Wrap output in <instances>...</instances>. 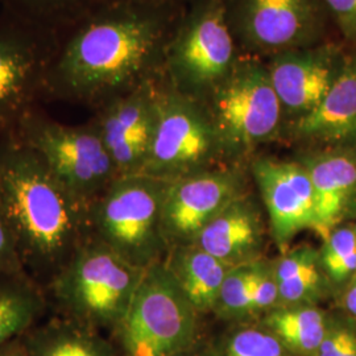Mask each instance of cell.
<instances>
[{"mask_svg":"<svg viewBox=\"0 0 356 356\" xmlns=\"http://www.w3.org/2000/svg\"><path fill=\"white\" fill-rule=\"evenodd\" d=\"M186 8L94 1L60 33L47 101L97 111L163 81L168 47Z\"/></svg>","mask_w":356,"mask_h":356,"instance_id":"obj_1","label":"cell"},{"mask_svg":"<svg viewBox=\"0 0 356 356\" xmlns=\"http://www.w3.org/2000/svg\"><path fill=\"white\" fill-rule=\"evenodd\" d=\"M15 136L90 207L119 176L94 120L79 126L65 124L38 108L22 122Z\"/></svg>","mask_w":356,"mask_h":356,"instance_id":"obj_9","label":"cell"},{"mask_svg":"<svg viewBox=\"0 0 356 356\" xmlns=\"http://www.w3.org/2000/svg\"><path fill=\"white\" fill-rule=\"evenodd\" d=\"M321 266L337 282L356 273V234L353 227H337L323 241Z\"/></svg>","mask_w":356,"mask_h":356,"instance_id":"obj_25","label":"cell"},{"mask_svg":"<svg viewBox=\"0 0 356 356\" xmlns=\"http://www.w3.org/2000/svg\"><path fill=\"white\" fill-rule=\"evenodd\" d=\"M26 273L11 226L0 206V276Z\"/></svg>","mask_w":356,"mask_h":356,"instance_id":"obj_30","label":"cell"},{"mask_svg":"<svg viewBox=\"0 0 356 356\" xmlns=\"http://www.w3.org/2000/svg\"><path fill=\"white\" fill-rule=\"evenodd\" d=\"M145 269L91 235L45 288L57 316L90 329L113 327L127 313Z\"/></svg>","mask_w":356,"mask_h":356,"instance_id":"obj_3","label":"cell"},{"mask_svg":"<svg viewBox=\"0 0 356 356\" xmlns=\"http://www.w3.org/2000/svg\"><path fill=\"white\" fill-rule=\"evenodd\" d=\"M321 261L289 280L279 282V307L313 305L322 292ZM277 309V307H276Z\"/></svg>","mask_w":356,"mask_h":356,"instance_id":"obj_27","label":"cell"},{"mask_svg":"<svg viewBox=\"0 0 356 356\" xmlns=\"http://www.w3.org/2000/svg\"><path fill=\"white\" fill-rule=\"evenodd\" d=\"M220 356H292V353L272 331L248 327L229 335Z\"/></svg>","mask_w":356,"mask_h":356,"instance_id":"obj_26","label":"cell"},{"mask_svg":"<svg viewBox=\"0 0 356 356\" xmlns=\"http://www.w3.org/2000/svg\"><path fill=\"white\" fill-rule=\"evenodd\" d=\"M92 3L94 0H0V8L41 26L64 31Z\"/></svg>","mask_w":356,"mask_h":356,"instance_id":"obj_23","label":"cell"},{"mask_svg":"<svg viewBox=\"0 0 356 356\" xmlns=\"http://www.w3.org/2000/svg\"><path fill=\"white\" fill-rule=\"evenodd\" d=\"M102 3H124V4H139L151 7H170V8H186L194 0H94Z\"/></svg>","mask_w":356,"mask_h":356,"instance_id":"obj_32","label":"cell"},{"mask_svg":"<svg viewBox=\"0 0 356 356\" xmlns=\"http://www.w3.org/2000/svg\"><path fill=\"white\" fill-rule=\"evenodd\" d=\"M232 33L243 56L266 60L325 42V0H227Z\"/></svg>","mask_w":356,"mask_h":356,"instance_id":"obj_11","label":"cell"},{"mask_svg":"<svg viewBox=\"0 0 356 356\" xmlns=\"http://www.w3.org/2000/svg\"><path fill=\"white\" fill-rule=\"evenodd\" d=\"M165 184L143 173L118 176L91 204V235L135 267L164 261L169 252L161 226Z\"/></svg>","mask_w":356,"mask_h":356,"instance_id":"obj_6","label":"cell"},{"mask_svg":"<svg viewBox=\"0 0 356 356\" xmlns=\"http://www.w3.org/2000/svg\"><path fill=\"white\" fill-rule=\"evenodd\" d=\"M284 138L305 148H347L356 143V53L318 106L286 124Z\"/></svg>","mask_w":356,"mask_h":356,"instance_id":"obj_16","label":"cell"},{"mask_svg":"<svg viewBox=\"0 0 356 356\" xmlns=\"http://www.w3.org/2000/svg\"><path fill=\"white\" fill-rule=\"evenodd\" d=\"M342 356H356V335L354 334L353 335V338H351V341H350V343L348 346L346 347V350H344L343 355Z\"/></svg>","mask_w":356,"mask_h":356,"instance_id":"obj_35","label":"cell"},{"mask_svg":"<svg viewBox=\"0 0 356 356\" xmlns=\"http://www.w3.org/2000/svg\"><path fill=\"white\" fill-rule=\"evenodd\" d=\"M0 356H31L28 351V347H26V341H24V337L0 348Z\"/></svg>","mask_w":356,"mask_h":356,"instance_id":"obj_33","label":"cell"},{"mask_svg":"<svg viewBox=\"0 0 356 356\" xmlns=\"http://www.w3.org/2000/svg\"><path fill=\"white\" fill-rule=\"evenodd\" d=\"M245 177L235 166H218L166 181L161 226L168 248L195 242L206 225L244 194Z\"/></svg>","mask_w":356,"mask_h":356,"instance_id":"obj_12","label":"cell"},{"mask_svg":"<svg viewBox=\"0 0 356 356\" xmlns=\"http://www.w3.org/2000/svg\"><path fill=\"white\" fill-rule=\"evenodd\" d=\"M24 341L31 356H110L94 329L61 316L38 323Z\"/></svg>","mask_w":356,"mask_h":356,"instance_id":"obj_21","label":"cell"},{"mask_svg":"<svg viewBox=\"0 0 356 356\" xmlns=\"http://www.w3.org/2000/svg\"><path fill=\"white\" fill-rule=\"evenodd\" d=\"M164 264L197 313L216 309L229 266L197 244L170 248Z\"/></svg>","mask_w":356,"mask_h":356,"instance_id":"obj_19","label":"cell"},{"mask_svg":"<svg viewBox=\"0 0 356 356\" xmlns=\"http://www.w3.org/2000/svg\"><path fill=\"white\" fill-rule=\"evenodd\" d=\"M195 314L164 261L145 269L116 326L123 356H179L195 334Z\"/></svg>","mask_w":356,"mask_h":356,"instance_id":"obj_10","label":"cell"},{"mask_svg":"<svg viewBox=\"0 0 356 356\" xmlns=\"http://www.w3.org/2000/svg\"><path fill=\"white\" fill-rule=\"evenodd\" d=\"M179 356H188V355H185V354H182V355H179Z\"/></svg>","mask_w":356,"mask_h":356,"instance_id":"obj_36","label":"cell"},{"mask_svg":"<svg viewBox=\"0 0 356 356\" xmlns=\"http://www.w3.org/2000/svg\"><path fill=\"white\" fill-rule=\"evenodd\" d=\"M325 4L331 23L344 41L356 49V0H325Z\"/></svg>","mask_w":356,"mask_h":356,"instance_id":"obj_29","label":"cell"},{"mask_svg":"<svg viewBox=\"0 0 356 356\" xmlns=\"http://www.w3.org/2000/svg\"><path fill=\"white\" fill-rule=\"evenodd\" d=\"M264 323L292 354L301 356H316L329 331L323 312L313 305L277 307Z\"/></svg>","mask_w":356,"mask_h":356,"instance_id":"obj_22","label":"cell"},{"mask_svg":"<svg viewBox=\"0 0 356 356\" xmlns=\"http://www.w3.org/2000/svg\"><path fill=\"white\" fill-rule=\"evenodd\" d=\"M60 33L0 8V141L47 101Z\"/></svg>","mask_w":356,"mask_h":356,"instance_id":"obj_7","label":"cell"},{"mask_svg":"<svg viewBox=\"0 0 356 356\" xmlns=\"http://www.w3.org/2000/svg\"><path fill=\"white\" fill-rule=\"evenodd\" d=\"M0 206L26 275L44 289L91 236V207L16 136L0 141Z\"/></svg>","mask_w":356,"mask_h":356,"instance_id":"obj_2","label":"cell"},{"mask_svg":"<svg viewBox=\"0 0 356 356\" xmlns=\"http://www.w3.org/2000/svg\"><path fill=\"white\" fill-rule=\"evenodd\" d=\"M49 307L45 289L26 273L0 276V348L23 338Z\"/></svg>","mask_w":356,"mask_h":356,"instance_id":"obj_20","label":"cell"},{"mask_svg":"<svg viewBox=\"0 0 356 356\" xmlns=\"http://www.w3.org/2000/svg\"><path fill=\"white\" fill-rule=\"evenodd\" d=\"M250 172L267 210L272 239L284 254L301 231L316 227V195L310 176L296 159L257 157L251 161Z\"/></svg>","mask_w":356,"mask_h":356,"instance_id":"obj_13","label":"cell"},{"mask_svg":"<svg viewBox=\"0 0 356 356\" xmlns=\"http://www.w3.org/2000/svg\"><path fill=\"white\" fill-rule=\"evenodd\" d=\"M354 332L344 329L327 331L323 342L319 346L316 356H342L346 347L350 343Z\"/></svg>","mask_w":356,"mask_h":356,"instance_id":"obj_31","label":"cell"},{"mask_svg":"<svg viewBox=\"0 0 356 356\" xmlns=\"http://www.w3.org/2000/svg\"><path fill=\"white\" fill-rule=\"evenodd\" d=\"M294 159L312 179L317 211L314 231L325 241L355 201L356 153L350 148H304Z\"/></svg>","mask_w":356,"mask_h":356,"instance_id":"obj_17","label":"cell"},{"mask_svg":"<svg viewBox=\"0 0 356 356\" xmlns=\"http://www.w3.org/2000/svg\"><path fill=\"white\" fill-rule=\"evenodd\" d=\"M225 160L222 143L204 103L160 81L151 151L141 173L172 181L214 169Z\"/></svg>","mask_w":356,"mask_h":356,"instance_id":"obj_8","label":"cell"},{"mask_svg":"<svg viewBox=\"0 0 356 356\" xmlns=\"http://www.w3.org/2000/svg\"><path fill=\"white\" fill-rule=\"evenodd\" d=\"M348 54L331 42L282 51L266 58L285 126L313 111L343 70ZM285 128V127H284Z\"/></svg>","mask_w":356,"mask_h":356,"instance_id":"obj_14","label":"cell"},{"mask_svg":"<svg viewBox=\"0 0 356 356\" xmlns=\"http://www.w3.org/2000/svg\"><path fill=\"white\" fill-rule=\"evenodd\" d=\"M354 229H355V234H356V226H355V227H354Z\"/></svg>","mask_w":356,"mask_h":356,"instance_id":"obj_37","label":"cell"},{"mask_svg":"<svg viewBox=\"0 0 356 356\" xmlns=\"http://www.w3.org/2000/svg\"><path fill=\"white\" fill-rule=\"evenodd\" d=\"M264 239L261 209L252 197L243 194L216 214L193 244L232 268L261 259Z\"/></svg>","mask_w":356,"mask_h":356,"instance_id":"obj_18","label":"cell"},{"mask_svg":"<svg viewBox=\"0 0 356 356\" xmlns=\"http://www.w3.org/2000/svg\"><path fill=\"white\" fill-rule=\"evenodd\" d=\"M226 160L236 161L282 138L285 116L266 60L242 56L229 76L202 101Z\"/></svg>","mask_w":356,"mask_h":356,"instance_id":"obj_4","label":"cell"},{"mask_svg":"<svg viewBox=\"0 0 356 356\" xmlns=\"http://www.w3.org/2000/svg\"><path fill=\"white\" fill-rule=\"evenodd\" d=\"M344 307L346 310L356 317V276L351 282V285L348 286V289L346 291L344 294Z\"/></svg>","mask_w":356,"mask_h":356,"instance_id":"obj_34","label":"cell"},{"mask_svg":"<svg viewBox=\"0 0 356 356\" xmlns=\"http://www.w3.org/2000/svg\"><path fill=\"white\" fill-rule=\"evenodd\" d=\"M279 282L276 280L272 261H266L260 277L254 285L250 314H261L267 312L269 313L279 307Z\"/></svg>","mask_w":356,"mask_h":356,"instance_id":"obj_28","label":"cell"},{"mask_svg":"<svg viewBox=\"0 0 356 356\" xmlns=\"http://www.w3.org/2000/svg\"><path fill=\"white\" fill-rule=\"evenodd\" d=\"M266 259L229 268L216 301V313L226 318L250 316L251 298L256 281L266 264Z\"/></svg>","mask_w":356,"mask_h":356,"instance_id":"obj_24","label":"cell"},{"mask_svg":"<svg viewBox=\"0 0 356 356\" xmlns=\"http://www.w3.org/2000/svg\"><path fill=\"white\" fill-rule=\"evenodd\" d=\"M227 15V0H194L184 11L166 51L164 82L204 101L242 57Z\"/></svg>","mask_w":356,"mask_h":356,"instance_id":"obj_5","label":"cell"},{"mask_svg":"<svg viewBox=\"0 0 356 356\" xmlns=\"http://www.w3.org/2000/svg\"><path fill=\"white\" fill-rule=\"evenodd\" d=\"M159 82L134 90L95 111L101 132L119 176L141 173L151 151Z\"/></svg>","mask_w":356,"mask_h":356,"instance_id":"obj_15","label":"cell"}]
</instances>
